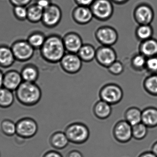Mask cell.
<instances>
[{"mask_svg":"<svg viewBox=\"0 0 157 157\" xmlns=\"http://www.w3.org/2000/svg\"><path fill=\"white\" fill-rule=\"evenodd\" d=\"M40 51L43 59L52 63L60 61L67 52L63 39L57 35H51L46 37Z\"/></svg>","mask_w":157,"mask_h":157,"instance_id":"6da1fadb","label":"cell"},{"mask_svg":"<svg viewBox=\"0 0 157 157\" xmlns=\"http://www.w3.org/2000/svg\"><path fill=\"white\" fill-rule=\"evenodd\" d=\"M15 96L20 104L27 107H32L40 102L42 92L36 83L23 81L16 90Z\"/></svg>","mask_w":157,"mask_h":157,"instance_id":"7a4b0ae2","label":"cell"},{"mask_svg":"<svg viewBox=\"0 0 157 157\" xmlns=\"http://www.w3.org/2000/svg\"><path fill=\"white\" fill-rule=\"evenodd\" d=\"M70 143L82 145L89 139L90 131L88 126L83 123L76 122L68 124L64 131Z\"/></svg>","mask_w":157,"mask_h":157,"instance_id":"3957f363","label":"cell"},{"mask_svg":"<svg viewBox=\"0 0 157 157\" xmlns=\"http://www.w3.org/2000/svg\"><path fill=\"white\" fill-rule=\"evenodd\" d=\"M100 99L111 106L119 104L123 98L124 93L121 88L114 84H109L101 88L99 93Z\"/></svg>","mask_w":157,"mask_h":157,"instance_id":"277c9868","label":"cell"},{"mask_svg":"<svg viewBox=\"0 0 157 157\" xmlns=\"http://www.w3.org/2000/svg\"><path fill=\"white\" fill-rule=\"evenodd\" d=\"M16 124V135L26 139L35 136L38 131V125L36 120L29 117L22 118L17 121Z\"/></svg>","mask_w":157,"mask_h":157,"instance_id":"5b68a950","label":"cell"},{"mask_svg":"<svg viewBox=\"0 0 157 157\" xmlns=\"http://www.w3.org/2000/svg\"><path fill=\"white\" fill-rule=\"evenodd\" d=\"M16 61L26 62L31 59L35 52V49L27 40H18L16 41L11 47Z\"/></svg>","mask_w":157,"mask_h":157,"instance_id":"8992f818","label":"cell"},{"mask_svg":"<svg viewBox=\"0 0 157 157\" xmlns=\"http://www.w3.org/2000/svg\"><path fill=\"white\" fill-rule=\"evenodd\" d=\"M90 8L94 17L101 21L109 19L113 13V6L111 0H95Z\"/></svg>","mask_w":157,"mask_h":157,"instance_id":"52a82bcc","label":"cell"},{"mask_svg":"<svg viewBox=\"0 0 157 157\" xmlns=\"http://www.w3.org/2000/svg\"><path fill=\"white\" fill-rule=\"evenodd\" d=\"M132 126L125 120L117 122L113 128V136L115 141L120 143H129L132 137Z\"/></svg>","mask_w":157,"mask_h":157,"instance_id":"ba28073f","label":"cell"},{"mask_svg":"<svg viewBox=\"0 0 157 157\" xmlns=\"http://www.w3.org/2000/svg\"><path fill=\"white\" fill-rule=\"evenodd\" d=\"M133 16L138 25H151L155 18V12L149 5L142 3L136 7Z\"/></svg>","mask_w":157,"mask_h":157,"instance_id":"9c48e42d","label":"cell"},{"mask_svg":"<svg viewBox=\"0 0 157 157\" xmlns=\"http://www.w3.org/2000/svg\"><path fill=\"white\" fill-rule=\"evenodd\" d=\"M82 62L77 53H67L60 62L62 68L65 72L73 74L80 71Z\"/></svg>","mask_w":157,"mask_h":157,"instance_id":"30bf717a","label":"cell"},{"mask_svg":"<svg viewBox=\"0 0 157 157\" xmlns=\"http://www.w3.org/2000/svg\"><path fill=\"white\" fill-rule=\"evenodd\" d=\"M96 37L102 46L111 47L117 42L118 34L113 28L105 26L98 29L96 32Z\"/></svg>","mask_w":157,"mask_h":157,"instance_id":"8fae6325","label":"cell"},{"mask_svg":"<svg viewBox=\"0 0 157 157\" xmlns=\"http://www.w3.org/2000/svg\"><path fill=\"white\" fill-rule=\"evenodd\" d=\"M62 16L60 8L57 5L52 3L44 10L41 21L48 27H54L60 22Z\"/></svg>","mask_w":157,"mask_h":157,"instance_id":"7c38bea8","label":"cell"},{"mask_svg":"<svg viewBox=\"0 0 157 157\" xmlns=\"http://www.w3.org/2000/svg\"><path fill=\"white\" fill-rule=\"evenodd\" d=\"M95 59L99 64L108 68L117 61V54L114 49L111 46L102 45L97 50Z\"/></svg>","mask_w":157,"mask_h":157,"instance_id":"4fadbf2b","label":"cell"},{"mask_svg":"<svg viewBox=\"0 0 157 157\" xmlns=\"http://www.w3.org/2000/svg\"><path fill=\"white\" fill-rule=\"evenodd\" d=\"M23 82L21 73L16 70H9L4 74L3 87L11 91H16Z\"/></svg>","mask_w":157,"mask_h":157,"instance_id":"5bb4252c","label":"cell"},{"mask_svg":"<svg viewBox=\"0 0 157 157\" xmlns=\"http://www.w3.org/2000/svg\"><path fill=\"white\" fill-rule=\"evenodd\" d=\"M63 39L66 51L68 53H77L83 45L81 37L75 32L68 33Z\"/></svg>","mask_w":157,"mask_h":157,"instance_id":"9a60e30c","label":"cell"},{"mask_svg":"<svg viewBox=\"0 0 157 157\" xmlns=\"http://www.w3.org/2000/svg\"><path fill=\"white\" fill-rule=\"evenodd\" d=\"M72 15L75 22L82 25L88 24L94 18L90 7L80 6L75 8Z\"/></svg>","mask_w":157,"mask_h":157,"instance_id":"2e32d148","label":"cell"},{"mask_svg":"<svg viewBox=\"0 0 157 157\" xmlns=\"http://www.w3.org/2000/svg\"><path fill=\"white\" fill-rule=\"evenodd\" d=\"M93 114L99 120H107L112 112V106L105 101L100 100L94 104L92 108Z\"/></svg>","mask_w":157,"mask_h":157,"instance_id":"e0dca14e","label":"cell"},{"mask_svg":"<svg viewBox=\"0 0 157 157\" xmlns=\"http://www.w3.org/2000/svg\"><path fill=\"white\" fill-rule=\"evenodd\" d=\"M51 146L55 150H63L66 148L70 142L64 132L57 131L52 133L49 139Z\"/></svg>","mask_w":157,"mask_h":157,"instance_id":"ac0fdd59","label":"cell"},{"mask_svg":"<svg viewBox=\"0 0 157 157\" xmlns=\"http://www.w3.org/2000/svg\"><path fill=\"white\" fill-rule=\"evenodd\" d=\"M139 50V53L147 58L157 56V40L152 37L141 41Z\"/></svg>","mask_w":157,"mask_h":157,"instance_id":"d6986e66","label":"cell"},{"mask_svg":"<svg viewBox=\"0 0 157 157\" xmlns=\"http://www.w3.org/2000/svg\"><path fill=\"white\" fill-rule=\"evenodd\" d=\"M15 61L11 47L5 45H0V67L9 68L13 65Z\"/></svg>","mask_w":157,"mask_h":157,"instance_id":"ffe728a7","label":"cell"},{"mask_svg":"<svg viewBox=\"0 0 157 157\" xmlns=\"http://www.w3.org/2000/svg\"><path fill=\"white\" fill-rule=\"evenodd\" d=\"M142 122L148 128L157 127V108L149 107L142 111Z\"/></svg>","mask_w":157,"mask_h":157,"instance_id":"44dd1931","label":"cell"},{"mask_svg":"<svg viewBox=\"0 0 157 157\" xmlns=\"http://www.w3.org/2000/svg\"><path fill=\"white\" fill-rule=\"evenodd\" d=\"M142 111L137 107H130L124 113V120L132 126L142 122Z\"/></svg>","mask_w":157,"mask_h":157,"instance_id":"7402d4cb","label":"cell"},{"mask_svg":"<svg viewBox=\"0 0 157 157\" xmlns=\"http://www.w3.org/2000/svg\"><path fill=\"white\" fill-rule=\"evenodd\" d=\"M20 73L23 81L30 83H36L39 75L38 68L31 64L25 65L22 68Z\"/></svg>","mask_w":157,"mask_h":157,"instance_id":"603a6c76","label":"cell"},{"mask_svg":"<svg viewBox=\"0 0 157 157\" xmlns=\"http://www.w3.org/2000/svg\"><path fill=\"white\" fill-rule=\"evenodd\" d=\"M96 51L97 50L92 45L83 44L77 54L82 61L90 62L96 58Z\"/></svg>","mask_w":157,"mask_h":157,"instance_id":"cb8c5ba5","label":"cell"},{"mask_svg":"<svg viewBox=\"0 0 157 157\" xmlns=\"http://www.w3.org/2000/svg\"><path fill=\"white\" fill-rule=\"evenodd\" d=\"M44 10L36 3L27 7V20L32 23H37L42 20Z\"/></svg>","mask_w":157,"mask_h":157,"instance_id":"d4e9b609","label":"cell"},{"mask_svg":"<svg viewBox=\"0 0 157 157\" xmlns=\"http://www.w3.org/2000/svg\"><path fill=\"white\" fill-rule=\"evenodd\" d=\"M143 86L149 95L157 96V73L151 74L144 81Z\"/></svg>","mask_w":157,"mask_h":157,"instance_id":"484cf974","label":"cell"},{"mask_svg":"<svg viewBox=\"0 0 157 157\" xmlns=\"http://www.w3.org/2000/svg\"><path fill=\"white\" fill-rule=\"evenodd\" d=\"M13 92L4 87L0 88V108H6L13 105L14 101Z\"/></svg>","mask_w":157,"mask_h":157,"instance_id":"4316f807","label":"cell"},{"mask_svg":"<svg viewBox=\"0 0 157 157\" xmlns=\"http://www.w3.org/2000/svg\"><path fill=\"white\" fill-rule=\"evenodd\" d=\"M135 34L137 39L144 41L153 37L154 29L151 25H139L136 29Z\"/></svg>","mask_w":157,"mask_h":157,"instance_id":"83f0119b","label":"cell"},{"mask_svg":"<svg viewBox=\"0 0 157 157\" xmlns=\"http://www.w3.org/2000/svg\"><path fill=\"white\" fill-rule=\"evenodd\" d=\"M0 130L6 136H13L16 135V124L11 120L5 119L0 123Z\"/></svg>","mask_w":157,"mask_h":157,"instance_id":"f1b7e54d","label":"cell"},{"mask_svg":"<svg viewBox=\"0 0 157 157\" xmlns=\"http://www.w3.org/2000/svg\"><path fill=\"white\" fill-rule=\"evenodd\" d=\"M46 37L40 32H33L28 37L27 41L35 49H40L43 46Z\"/></svg>","mask_w":157,"mask_h":157,"instance_id":"f546056e","label":"cell"},{"mask_svg":"<svg viewBox=\"0 0 157 157\" xmlns=\"http://www.w3.org/2000/svg\"><path fill=\"white\" fill-rule=\"evenodd\" d=\"M148 128L141 122L132 126V137L137 141H141L146 138L148 133Z\"/></svg>","mask_w":157,"mask_h":157,"instance_id":"4dcf8cb0","label":"cell"},{"mask_svg":"<svg viewBox=\"0 0 157 157\" xmlns=\"http://www.w3.org/2000/svg\"><path fill=\"white\" fill-rule=\"evenodd\" d=\"M147 58L141 53L135 54L131 59V66L134 70L136 71H143L145 69Z\"/></svg>","mask_w":157,"mask_h":157,"instance_id":"1f68e13d","label":"cell"},{"mask_svg":"<svg viewBox=\"0 0 157 157\" xmlns=\"http://www.w3.org/2000/svg\"><path fill=\"white\" fill-rule=\"evenodd\" d=\"M13 13L16 18L19 21H25L27 19V6H13Z\"/></svg>","mask_w":157,"mask_h":157,"instance_id":"d6a6232c","label":"cell"},{"mask_svg":"<svg viewBox=\"0 0 157 157\" xmlns=\"http://www.w3.org/2000/svg\"><path fill=\"white\" fill-rule=\"evenodd\" d=\"M145 70L150 74L157 73V56L147 58Z\"/></svg>","mask_w":157,"mask_h":157,"instance_id":"836d02e7","label":"cell"},{"mask_svg":"<svg viewBox=\"0 0 157 157\" xmlns=\"http://www.w3.org/2000/svg\"><path fill=\"white\" fill-rule=\"evenodd\" d=\"M107 68L110 73L116 76L122 73L124 70L123 64L118 61H115Z\"/></svg>","mask_w":157,"mask_h":157,"instance_id":"e575fe53","label":"cell"},{"mask_svg":"<svg viewBox=\"0 0 157 157\" xmlns=\"http://www.w3.org/2000/svg\"><path fill=\"white\" fill-rule=\"evenodd\" d=\"M13 6H27L31 3L32 0H9Z\"/></svg>","mask_w":157,"mask_h":157,"instance_id":"d590c367","label":"cell"},{"mask_svg":"<svg viewBox=\"0 0 157 157\" xmlns=\"http://www.w3.org/2000/svg\"><path fill=\"white\" fill-rule=\"evenodd\" d=\"M35 3L43 10L47 9L52 4L51 0H36Z\"/></svg>","mask_w":157,"mask_h":157,"instance_id":"8d00e7d4","label":"cell"},{"mask_svg":"<svg viewBox=\"0 0 157 157\" xmlns=\"http://www.w3.org/2000/svg\"><path fill=\"white\" fill-rule=\"evenodd\" d=\"M42 157H63L59 152L55 150H50L45 152Z\"/></svg>","mask_w":157,"mask_h":157,"instance_id":"74e56055","label":"cell"},{"mask_svg":"<svg viewBox=\"0 0 157 157\" xmlns=\"http://www.w3.org/2000/svg\"><path fill=\"white\" fill-rule=\"evenodd\" d=\"M77 5L90 7L95 0H74Z\"/></svg>","mask_w":157,"mask_h":157,"instance_id":"f35d334b","label":"cell"},{"mask_svg":"<svg viewBox=\"0 0 157 157\" xmlns=\"http://www.w3.org/2000/svg\"><path fill=\"white\" fill-rule=\"evenodd\" d=\"M66 157H84L80 151L76 149L71 150L68 152Z\"/></svg>","mask_w":157,"mask_h":157,"instance_id":"ab89813d","label":"cell"},{"mask_svg":"<svg viewBox=\"0 0 157 157\" xmlns=\"http://www.w3.org/2000/svg\"><path fill=\"white\" fill-rule=\"evenodd\" d=\"M138 157H157L151 151H146L140 154Z\"/></svg>","mask_w":157,"mask_h":157,"instance_id":"60d3db41","label":"cell"},{"mask_svg":"<svg viewBox=\"0 0 157 157\" xmlns=\"http://www.w3.org/2000/svg\"><path fill=\"white\" fill-rule=\"evenodd\" d=\"M151 151L157 157V141L153 144L151 147Z\"/></svg>","mask_w":157,"mask_h":157,"instance_id":"b9f144b4","label":"cell"},{"mask_svg":"<svg viewBox=\"0 0 157 157\" xmlns=\"http://www.w3.org/2000/svg\"><path fill=\"white\" fill-rule=\"evenodd\" d=\"M114 3L117 4H123L125 3L129 0H111Z\"/></svg>","mask_w":157,"mask_h":157,"instance_id":"7bdbcfd3","label":"cell"},{"mask_svg":"<svg viewBox=\"0 0 157 157\" xmlns=\"http://www.w3.org/2000/svg\"><path fill=\"white\" fill-rule=\"evenodd\" d=\"M4 73L0 70V88L3 87V80Z\"/></svg>","mask_w":157,"mask_h":157,"instance_id":"ee69618b","label":"cell"},{"mask_svg":"<svg viewBox=\"0 0 157 157\" xmlns=\"http://www.w3.org/2000/svg\"><path fill=\"white\" fill-rule=\"evenodd\" d=\"M0 157H1V154H0Z\"/></svg>","mask_w":157,"mask_h":157,"instance_id":"f6af8a7d","label":"cell"}]
</instances>
